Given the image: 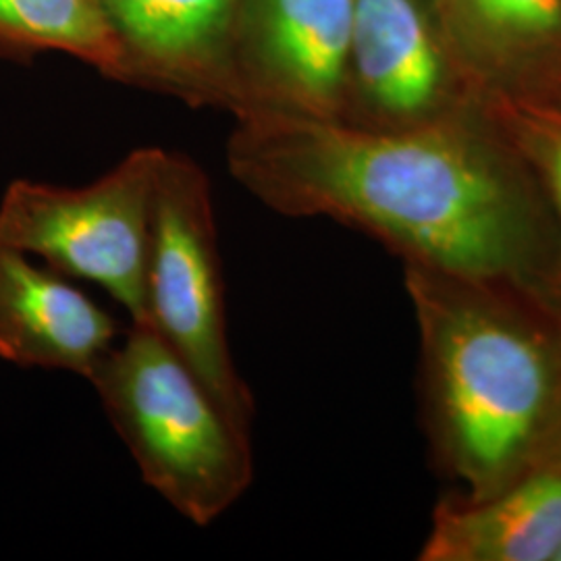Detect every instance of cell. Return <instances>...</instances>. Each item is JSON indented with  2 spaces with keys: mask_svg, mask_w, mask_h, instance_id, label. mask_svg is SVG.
<instances>
[{
  "mask_svg": "<svg viewBox=\"0 0 561 561\" xmlns=\"http://www.w3.org/2000/svg\"><path fill=\"white\" fill-rule=\"evenodd\" d=\"M227 164L275 213L356 225L460 277H495L520 261L526 233L510 187L474 148L435 129H364L252 106L238 113Z\"/></svg>",
  "mask_w": 561,
  "mask_h": 561,
  "instance_id": "obj_1",
  "label": "cell"
},
{
  "mask_svg": "<svg viewBox=\"0 0 561 561\" xmlns=\"http://www.w3.org/2000/svg\"><path fill=\"white\" fill-rule=\"evenodd\" d=\"M88 381L141 481L185 520L206 528L245 495L252 433L148 322H129Z\"/></svg>",
  "mask_w": 561,
  "mask_h": 561,
  "instance_id": "obj_2",
  "label": "cell"
},
{
  "mask_svg": "<svg viewBox=\"0 0 561 561\" xmlns=\"http://www.w3.org/2000/svg\"><path fill=\"white\" fill-rule=\"evenodd\" d=\"M219 231L208 175L180 152H162L146 262V317L201 377L222 410L252 433L256 400L229 343Z\"/></svg>",
  "mask_w": 561,
  "mask_h": 561,
  "instance_id": "obj_3",
  "label": "cell"
},
{
  "mask_svg": "<svg viewBox=\"0 0 561 561\" xmlns=\"http://www.w3.org/2000/svg\"><path fill=\"white\" fill-rule=\"evenodd\" d=\"M162 148H138L88 185L11 181L0 198V248L69 279L99 285L127 312L146 317V262Z\"/></svg>",
  "mask_w": 561,
  "mask_h": 561,
  "instance_id": "obj_4",
  "label": "cell"
},
{
  "mask_svg": "<svg viewBox=\"0 0 561 561\" xmlns=\"http://www.w3.org/2000/svg\"><path fill=\"white\" fill-rule=\"evenodd\" d=\"M433 360L461 468L489 484L535 439L551 393L541 345L489 312L460 308L433 331Z\"/></svg>",
  "mask_w": 561,
  "mask_h": 561,
  "instance_id": "obj_5",
  "label": "cell"
},
{
  "mask_svg": "<svg viewBox=\"0 0 561 561\" xmlns=\"http://www.w3.org/2000/svg\"><path fill=\"white\" fill-rule=\"evenodd\" d=\"M354 7L356 0H240L236 36L243 55L236 67L245 108L335 119L350 71Z\"/></svg>",
  "mask_w": 561,
  "mask_h": 561,
  "instance_id": "obj_6",
  "label": "cell"
},
{
  "mask_svg": "<svg viewBox=\"0 0 561 561\" xmlns=\"http://www.w3.org/2000/svg\"><path fill=\"white\" fill-rule=\"evenodd\" d=\"M119 341L115 317L69 277L0 248V358L90 379Z\"/></svg>",
  "mask_w": 561,
  "mask_h": 561,
  "instance_id": "obj_7",
  "label": "cell"
},
{
  "mask_svg": "<svg viewBox=\"0 0 561 561\" xmlns=\"http://www.w3.org/2000/svg\"><path fill=\"white\" fill-rule=\"evenodd\" d=\"M127 53L131 76L154 80L238 115L248 106L236 62L225 55L236 38L240 0H99Z\"/></svg>",
  "mask_w": 561,
  "mask_h": 561,
  "instance_id": "obj_8",
  "label": "cell"
},
{
  "mask_svg": "<svg viewBox=\"0 0 561 561\" xmlns=\"http://www.w3.org/2000/svg\"><path fill=\"white\" fill-rule=\"evenodd\" d=\"M368 106L391 119L421 115L439 94L442 55L416 0H356L350 42Z\"/></svg>",
  "mask_w": 561,
  "mask_h": 561,
  "instance_id": "obj_9",
  "label": "cell"
},
{
  "mask_svg": "<svg viewBox=\"0 0 561 561\" xmlns=\"http://www.w3.org/2000/svg\"><path fill=\"white\" fill-rule=\"evenodd\" d=\"M560 547L561 472H542L493 502L443 510L422 560L553 561Z\"/></svg>",
  "mask_w": 561,
  "mask_h": 561,
  "instance_id": "obj_10",
  "label": "cell"
},
{
  "mask_svg": "<svg viewBox=\"0 0 561 561\" xmlns=\"http://www.w3.org/2000/svg\"><path fill=\"white\" fill-rule=\"evenodd\" d=\"M0 42L62 50L106 76L131 78V59L99 0H0Z\"/></svg>",
  "mask_w": 561,
  "mask_h": 561,
  "instance_id": "obj_11",
  "label": "cell"
},
{
  "mask_svg": "<svg viewBox=\"0 0 561 561\" xmlns=\"http://www.w3.org/2000/svg\"><path fill=\"white\" fill-rule=\"evenodd\" d=\"M479 20L514 41H545L561 30V0H468Z\"/></svg>",
  "mask_w": 561,
  "mask_h": 561,
  "instance_id": "obj_12",
  "label": "cell"
},
{
  "mask_svg": "<svg viewBox=\"0 0 561 561\" xmlns=\"http://www.w3.org/2000/svg\"><path fill=\"white\" fill-rule=\"evenodd\" d=\"M547 173H549L551 190H553V196H556V202H558L561 213V138L549 148Z\"/></svg>",
  "mask_w": 561,
  "mask_h": 561,
  "instance_id": "obj_13",
  "label": "cell"
},
{
  "mask_svg": "<svg viewBox=\"0 0 561 561\" xmlns=\"http://www.w3.org/2000/svg\"><path fill=\"white\" fill-rule=\"evenodd\" d=\"M553 561H561V547L558 549V553H556V558H553Z\"/></svg>",
  "mask_w": 561,
  "mask_h": 561,
  "instance_id": "obj_14",
  "label": "cell"
}]
</instances>
